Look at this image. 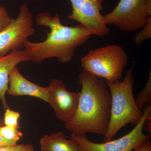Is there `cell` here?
<instances>
[{
    "mask_svg": "<svg viewBox=\"0 0 151 151\" xmlns=\"http://www.w3.org/2000/svg\"><path fill=\"white\" fill-rule=\"evenodd\" d=\"M27 145L23 144L17 145L12 151H27Z\"/></svg>",
    "mask_w": 151,
    "mask_h": 151,
    "instance_id": "44dd1931",
    "label": "cell"
},
{
    "mask_svg": "<svg viewBox=\"0 0 151 151\" xmlns=\"http://www.w3.org/2000/svg\"><path fill=\"white\" fill-rule=\"evenodd\" d=\"M142 29L139 31L133 38V41L137 46L142 44L147 40L151 37V17L142 27Z\"/></svg>",
    "mask_w": 151,
    "mask_h": 151,
    "instance_id": "9a60e30c",
    "label": "cell"
},
{
    "mask_svg": "<svg viewBox=\"0 0 151 151\" xmlns=\"http://www.w3.org/2000/svg\"><path fill=\"white\" fill-rule=\"evenodd\" d=\"M150 17L145 0H120L113 10L103 15L107 25H113L127 32L142 28Z\"/></svg>",
    "mask_w": 151,
    "mask_h": 151,
    "instance_id": "52a82bcc",
    "label": "cell"
},
{
    "mask_svg": "<svg viewBox=\"0 0 151 151\" xmlns=\"http://www.w3.org/2000/svg\"><path fill=\"white\" fill-rule=\"evenodd\" d=\"M13 19L6 9L2 6H0V31L9 24Z\"/></svg>",
    "mask_w": 151,
    "mask_h": 151,
    "instance_id": "e0dca14e",
    "label": "cell"
},
{
    "mask_svg": "<svg viewBox=\"0 0 151 151\" xmlns=\"http://www.w3.org/2000/svg\"><path fill=\"white\" fill-rule=\"evenodd\" d=\"M134 150V151H151V142L150 138L139 144Z\"/></svg>",
    "mask_w": 151,
    "mask_h": 151,
    "instance_id": "ac0fdd59",
    "label": "cell"
},
{
    "mask_svg": "<svg viewBox=\"0 0 151 151\" xmlns=\"http://www.w3.org/2000/svg\"><path fill=\"white\" fill-rule=\"evenodd\" d=\"M38 1H40V0H38Z\"/></svg>",
    "mask_w": 151,
    "mask_h": 151,
    "instance_id": "d4e9b609",
    "label": "cell"
},
{
    "mask_svg": "<svg viewBox=\"0 0 151 151\" xmlns=\"http://www.w3.org/2000/svg\"><path fill=\"white\" fill-rule=\"evenodd\" d=\"M14 96H29L39 98L48 103L50 97L48 87H43L27 79L19 71L17 66L11 72L7 91Z\"/></svg>",
    "mask_w": 151,
    "mask_h": 151,
    "instance_id": "30bf717a",
    "label": "cell"
},
{
    "mask_svg": "<svg viewBox=\"0 0 151 151\" xmlns=\"http://www.w3.org/2000/svg\"><path fill=\"white\" fill-rule=\"evenodd\" d=\"M0 134L6 140L14 145L23 137V133L19 130V128L0 125Z\"/></svg>",
    "mask_w": 151,
    "mask_h": 151,
    "instance_id": "5bb4252c",
    "label": "cell"
},
{
    "mask_svg": "<svg viewBox=\"0 0 151 151\" xmlns=\"http://www.w3.org/2000/svg\"><path fill=\"white\" fill-rule=\"evenodd\" d=\"M105 0H70L72 12L68 16L82 24L92 32V35L105 36L109 29L101 14Z\"/></svg>",
    "mask_w": 151,
    "mask_h": 151,
    "instance_id": "ba28073f",
    "label": "cell"
},
{
    "mask_svg": "<svg viewBox=\"0 0 151 151\" xmlns=\"http://www.w3.org/2000/svg\"><path fill=\"white\" fill-rule=\"evenodd\" d=\"M128 57L123 47L110 45L89 50L81 60L82 69L105 81L115 82L122 78Z\"/></svg>",
    "mask_w": 151,
    "mask_h": 151,
    "instance_id": "277c9868",
    "label": "cell"
},
{
    "mask_svg": "<svg viewBox=\"0 0 151 151\" xmlns=\"http://www.w3.org/2000/svg\"><path fill=\"white\" fill-rule=\"evenodd\" d=\"M106 82L111 93V108L109 126L104 136L105 142L111 140L127 124L137 125L143 116L133 94V68L127 71L123 81Z\"/></svg>",
    "mask_w": 151,
    "mask_h": 151,
    "instance_id": "3957f363",
    "label": "cell"
},
{
    "mask_svg": "<svg viewBox=\"0 0 151 151\" xmlns=\"http://www.w3.org/2000/svg\"><path fill=\"white\" fill-rule=\"evenodd\" d=\"M81 86L77 109L72 119L65 123L71 134L92 133L105 136L110 122L111 97L106 81L82 69L78 76Z\"/></svg>",
    "mask_w": 151,
    "mask_h": 151,
    "instance_id": "6da1fadb",
    "label": "cell"
},
{
    "mask_svg": "<svg viewBox=\"0 0 151 151\" xmlns=\"http://www.w3.org/2000/svg\"><path fill=\"white\" fill-rule=\"evenodd\" d=\"M20 117V114L19 112L11 110L9 108H7L4 115V124L9 127L19 128V120Z\"/></svg>",
    "mask_w": 151,
    "mask_h": 151,
    "instance_id": "2e32d148",
    "label": "cell"
},
{
    "mask_svg": "<svg viewBox=\"0 0 151 151\" xmlns=\"http://www.w3.org/2000/svg\"><path fill=\"white\" fill-rule=\"evenodd\" d=\"M16 145L0 147V151H12L13 150Z\"/></svg>",
    "mask_w": 151,
    "mask_h": 151,
    "instance_id": "603a6c76",
    "label": "cell"
},
{
    "mask_svg": "<svg viewBox=\"0 0 151 151\" xmlns=\"http://www.w3.org/2000/svg\"><path fill=\"white\" fill-rule=\"evenodd\" d=\"M136 103L141 110L148 105H151V71L149 73V77L142 90L139 92Z\"/></svg>",
    "mask_w": 151,
    "mask_h": 151,
    "instance_id": "4fadbf2b",
    "label": "cell"
},
{
    "mask_svg": "<svg viewBox=\"0 0 151 151\" xmlns=\"http://www.w3.org/2000/svg\"><path fill=\"white\" fill-rule=\"evenodd\" d=\"M27 151H35L34 147L32 144H28L27 145Z\"/></svg>",
    "mask_w": 151,
    "mask_h": 151,
    "instance_id": "cb8c5ba5",
    "label": "cell"
},
{
    "mask_svg": "<svg viewBox=\"0 0 151 151\" xmlns=\"http://www.w3.org/2000/svg\"><path fill=\"white\" fill-rule=\"evenodd\" d=\"M143 131L148 132L149 134H151V113H149L146 117L143 125Z\"/></svg>",
    "mask_w": 151,
    "mask_h": 151,
    "instance_id": "d6986e66",
    "label": "cell"
},
{
    "mask_svg": "<svg viewBox=\"0 0 151 151\" xmlns=\"http://www.w3.org/2000/svg\"><path fill=\"white\" fill-rule=\"evenodd\" d=\"M48 87V104L54 111L57 119L67 123L75 114L80 93L69 92L63 81L56 78L51 80Z\"/></svg>",
    "mask_w": 151,
    "mask_h": 151,
    "instance_id": "9c48e42d",
    "label": "cell"
},
{
    "mask_svg": "<svg viewBox=\"0 0 151 151\" xmlns=\"http://www.w3.org/2000/svg\"><path fill=\"white\" fill-rule=\"evenodd\" d=\"M30 61L24 50H12L4 56L0 57V100L5 110L9 108L6 98L9 88L11 72L19 63Z\"/></svg>",
    "mask_w": 151,
    "mask_h": 151,
    "instance_id": "8fae6325",
    "label": "cell"
},
{
    "mask_svg": "<svg viewBox=\"0 0 151 151\" xmlns=\"http://www.w3.org/2000/svg\"><path fill=\"white\" fill-rule=\"evenodd\" d=\"M36 22L40 26L49 28L46 39L40 42L26 40L24 50L30 61L39 63L43 60L56 58L60 63H68L75 56L78 47L84 44L92 35L82 24L68 27L63 24L58 14L51 16L48 13L38 15Z\"/></svg>",
    "mask_w": 151,
    "mask_h": 151,
    "instance_id": "7a4b0ae2",
    "label": "cell"
},
{
    "mask_svg": "<svg viewBox=\"0 0 151 151\" xmlns=\"http://www.w3.org/2000/svg\"><path fill=\"white\" fill-rule=\"evenodd\" d=\"M41 151H81L75 141L67 139L62 132L45 134L40 141Z\"/></svg>",
    "mask_w": 151,
    "mask_h": 151,
    "instance_id": "7c38bea8",
    "label": "cell"
},
{
    "mask_svg": "<svg viewBox=\"0 0 151 151\" xmlns=\"http://www.w3.org/2000/svg\"><path fill=\"white\" fill-rule=\"evenodd\" d=\"M147 13L149 17L151 16V0H145Z\"/></svg>",
    "mask_w": 151,
    "mask_h": 151,
    "instance_id": "7402d4cb",
    "label": "cell"
},
{
    "mask_svg": "<svg viewBox=\"0 0 151 151\" xmlns=\"http://www.w3.org/2000/svg\"><path fill=\"white\" fill-rule=\"evenodd\" d=\"M33 25L32 14L24 3L17 18L0 31V57L23 48L26 40L35 33Z\"/></svg>",
    "mask_w": 151,
    "mask_h": 151,
    "instance_id": "8992f818",
    "label": "cell"
},
{
    "mask_svg": "<svg viewBox=\"0 0 151 151\" xmlns=\"http://www.w3.org/2000/svg\"><path fill=\"white\" fill-rule=\"evenodd\" d=\"M14 145H14L12 143L6 140L5 139H4L0 134V147H8V146Z\"/></svg>",
    "mask_w": 151,
    "mask_h": 151,
    "instance_id": "ffe728a7",
    "label": "cell"
},
{
    "mask_svg": "<svg viewBox=\"0 0 151 151\" xmlns=\"http://www.w3.org/2000/svg\"><path fill=\"white\" fill-rule=\"evenodd\" d=\"M143 116L134 129L122 137L103 143H97L89 140L86 135L71 134V139L80 146L81 151H132L135 147L151 135H145L143 132V125L147 116L151 113V105L144 108Z\"/></svg>",
    "mask_w": 151,
    "mask_h": 151,
    "instance_id": "5b68a950",
    "label": "cell"
}]
</instances>
